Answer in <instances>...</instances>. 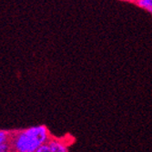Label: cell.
Instances as JSON below:
<instances>
[{"mask_svg":"<svg viewBox=\"0 0 152 152\" xmlns=\"http://www.w3.org/2000/svg\"><path fill=\"white\" fill-rule=\"evenodd\" d=\"M50 140L48 129L45 125H36L12 132L11 144L14 152H36Z\"/></svg>","mask_w":152,"mask_h":152,"instance_id":"1","label":"cell"},{"mask_svg":"<svg viewBox=\"0 0 152 152\" xmlns=\"http://www.w3.org/2000/svg\"><path fill=\"white\" fill-rule=\"evenodd\" d=\"M48 148H50L51 152H68L67 144L59 139H55L51 137V140L48 143Z\"/></svg>","mask_w":152,"mask_h":152,"instance_id":"2","label":"cell"},{"mask_svg":"<svg viewBox=\"0 0 152 152\" xmlns=\"http://www.w3.org/2000/svg\"><path fill=\"white\" fill-rule=\"evenodd\" d=\"M137 4L140 7L152 14V0H140Z\"/></svg>","mask_w":152,"mask_h":152,"instance_id":"3","label":"cell"},{"mask_svg":"<svg viewBox=\"0 0 152 152\" xmlns=\"http://www.w3.org/2000/svg\"><path fill=\"white\" fill-rule=\"evenodd\" d=\"M11 137H12V132H10L8 130L1 129V131H0V143L10 141Z\"/></svg>","mask_w":152,"mask_h":152,"instance_id":"4","label":"cell"},{"mask_svg":"<svg viewBox=\"0 0 152 152\" xmlns=\"http://www.w3.org/2000/svg\"><path fill=\"white\" fill-rule=\"evenodd\" d=\"M0 152H14L11 140L4 143H0Z\"/></svg>","mask_w":152,"mask_h":152,"instance_id":"5","label":"cell"},{"mask_svg":"<svg viewBox=\"0 0 152 152\" xmlns=\"http://www.w3.org/2000/svg\"><path fill=\"white\" fill-rule=\"evenodd\" d=\"M36 152H51V150H50V148H48V144H46V145L42 146L41 148H39Z\"/></svg>","mask_w":152,"mask_h":152,"instance_id":"6","label":"cell"},{"mask_svg":"<svg viewBox=\"0 0 152 152\" xmlns=\"http://www.w3.org/2000/svg\"><path fill=\"white\" fill-rule=\"evenodd\" d=\"M123 1H129V2H132V0H123Z\"/></svg>","mask_w":152,"mask_h":152,"instance_id":"7","label":"cell"}]
</instances>
